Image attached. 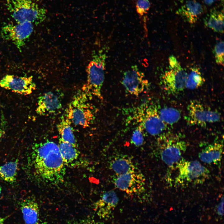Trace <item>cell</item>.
<instances>
[{"label":"cell","instance_id":"1f68e13d","mask_svg":"<svg viewBox=\"0 0 224 224\" xmlns=\"http://www.w3.org/2000/svg\"><path fill=\"white\" fill-rule=\"evenodd\" d=\"M204 3L206 5H210L216 1L220 0H203Z\"/></svg>","mask_w":224,"mask_h":224},{"label":"cell","instance_id":"9a60e30c","mask_svg":"<svg viewBox=\"0 0 224 224\" xmlns=\"http://www.w3.org/2000/svg\"><path fill=\"white\" fill-rule=\"evenodd\" d=\"M223 147V141L214 142L202 150L199 153V158L207 164H217L221 161Z\"/></svg>","mask_w":224,"mask_h":224},{"label":"cell","instance_id":"d4e9b609","mask_svg":"<svg viewBox=\"0 0 224 224\" xmlns=\"http://www.w3.org/2000/svg\"><path fill=\"white\" fill-rule=\"evenodd\" d=\"M160 117L167 124L172 125L178 122L181 117L179 110L171 107H165L159 110Z\"/></svg>","mask_w":224,"mask_h":224},{"label":"cell","instance_id":"2e32d148","mask_svg":"<svg viewBox=\"0 0 224 224\" xmlns=\"http://www.w3.org/2000/svg\"><path fill=\"white\" fill-rule=\"evenodd\" d=\"M109 167L117 175L138 170L132 159L126 155L115 156L110 161Z\"/></svg>","mask_w":224,"mask_h":224},{"label":"cell","instance_id":"836d02e7","mask_svg":"<svg viewBox=\"0 0 224 224\" xmlns=\"http://www.w3.org/2000/svg\"><path fill=\"white\" fill-rule=\"evenodd\" d=\"M1 191H2V189H1V187H0V195L1 194Z\"/></svg>","mask_w":224,"mask_h":224},{"label":"cell","instance_id":"f546056e","mask_svg":"<svg viewBox=\"0 0 224 224\" xmlns=\"http://www.w3.org/2000/svg\"><path fill=\"white\" fill-rule=\"evenodd\" d=\"M224 199L222 197L221 202L219 203L217 207V211L218 214L220 216H223L224 214Z\"/></svg>","mask_w":224,"mask_h":224},{"label":"cell","instance_id":"4fadbf2b","mask_svg":"<svg viewBox=\"0 0 224 224\" xmlns=\"http://www.w3.org/2000/svg\"><path fill=\"white\" fill-rule=\"evenodd\" d=\"M0 86L20 95H27L35 90L36 85L32 76H5L0 81Z\"/></svg>","mask_w":224,"mask_h":224},{"label":"cell","instance_id":"d6a6232c","mask_svg":"<svg viewBox=\"0 0 224 224\" xmlns=\"http://www.w3.org/2000/svg\"><path fill=\"white\" fill-rule=\"evenodd\" d=\"M6 217H0V224H4Z\"/></svg>","mask_w":224,"mask_h":224},{"label":"cell","instance_id":"603a6c76","mask_svg":"<svg viewBox=\"0 0 224 224\" xmlns=\"http://www.w3.org/2000/svg\"><path fill=\"white\" fill-rule=\"evenodd\" d=\"M119 201V198L115 192L110 190L104 192L101 198L95 204V207L99 212L105 208L110 209L115 207Z\"/></svg>","mask_w":224,"mask_h":224},{"label":"cell","instance_id":"484cf974","mask_svg":"<svg viewBox=\"0 0 224 224\" xmlns=\"http://www.w3.org/2000/svg\"><path fill=\"white\" fill-rule=\"evenodd\" d=\"M144 129L142 127L138 125L133 131L131 138V143L136 146H141L144 142Z\"/></svg>","mask_w":224,"mask_h":224},{"label":"cell","instance_id":"ba28073f","mask_svg":"<svg viewBox=\"0 0 224 224\" xmlns=\"http://www.w3.org/2000/svg\"><path fill=\"white\" fill-rule=\"evenodd\" d=\"M185 119L190 126H204L208 124L219 122L221 114L216 110L206 106L196 100H191L187 107Z\"/></svg>","mask_w":224,"mask_h":224},{"label":"cell","instance_id":"4316f807","mask_svg":"<svg viewBox=\"0 0 224 224\" xmlns=\"http://www.w3.org/2000/svg\"><path fill=\"white\" fill-rule=\"evenodd\" d=\"M224 42L220 41L215 46L214 54L216 63L219 65L224 66Z\"/></svg>","mask_w":224,"mask_h":224},{"label":"cell","instance_id":"e575fe53","mask_svg":"<svg viewBox=\"0 0 224 224\" xmlns=\"http://www.w3.org/2000/svg\"><path fill=\"white\" fill-rule=\"evenodd\" d=\"M37 224H40V223H37Z\"/></svg>","mask_w":224,"mask_h":224},{"label":"cell","instance_id":"5bb4252c","mask_svg":"<svg viewBox=\"0 0 224 224\" xmlns=\"http://www.w3.org/2000/svg\"><path fill=\"white\" fill-rule=\"evenodd\" d=\"M63 94L58 91H51L39 96L36 112L41 116H47L58 112L62 107Z\"/></svg>","mask_w":224,"mask_h":224},{"label":"cell","instance_id":"5b68a950","mask_svg":"<svg viewBox=\"0 0 224 224\" xmlns=\"http://www.w3.org/2000/svg\"><path fill=\"white\" fill-rule=\"evenodd\" d=\"M6 5L16 23L38 25L46 19L47 11L32 0H7Z\"/></svg>","mask_w":224,"mask_h":224},{"label":"cell","instance_id":"44dd1931","mask_svg":"<svg viewBox=\"0 0 224 224\" xmlns=\"http://www.w3.org/2000/svg\"><path fill=\"white\" fill-rule=\"evenodd\" d=\"M224 15L221 12L213 9L204 20V24L214 31L222 33L224 32Z\"/></svg>","mask_w":224,"mask_h":224},{"label":"cell","instance_id":"6da1fadb","mask_svg":"<svg viewBox=\"0 0 224 224\" xmlns=\"http://www.w3.org/2000/svg\"><path fill=\"white\" fill-rule=\"evenodd\" d=\"M34 152V166L36 173L51 181L62 180L65 174V164L58 146L47 140L36 144Z\"/></svg>","mask_w":224,"mask_h":224},{"label":"cell","instance_id":"9c48e42d","mask_svg":"<svg viewBox=\"0 0 224 224\" xmlns=\"http://www.w3.org/2000/svg\"><path fill=\"white\" fill-rule=\"evenodd\" d=\"M177 167L179 173L175 182L181 185L201 183L209 176V170L197 161H187L182 159Z\"/></svg>","mask_w":224,"mask_h":224},{"label":"cell","instance_id":"8fae6325","mask_svg":"<svg viewBox=\"0 0 224 224\" xmlns=\"http://www.w3.org/2000/svg\"><path fill=\"white\" fill-rule=\"evenodd\" d=\"M121 83L127 92L137 96L147 91L150 86L144 73L136 65L124 72Z\"/></svg>","mask_w":224,"mask_h":224},{"label":"cell","instance_id":"7c38bea8","mask_svg":"<svg viewBox=\"0 0 224 224\" xmlns=\"http://www.w3.org/2000/svg\"><path fill=\"white\" fill-rule=\"evenodd\" d=\"M144 176L138 170L123 175H117L113 179L115 186L128 194L140 193L145 189Z\"/></svg>","mask_w":224,"mask_h":224},{"label":"cell","instance_id":"f1b7e54d","mask_svg":"<svg viewBox=\"0 0 224 224\" xmlns=\"http://www.w3.org/2000/svg\"><path fill=\"white\" fill-rule=\"evenodd\" d=\"M0 119V142L3 136L5 134L7 125V122L2 112L1 114Z\"/></svg>","mask_w":224,"mask_h":224},{"label":"cell","instance_id":"30bf717a","mask_svg":"<svg viewBox=\"0 0 224 224\" xmlns=\"http://www.w3.org/2000/svg\"><path fill=\"white\" fill-rule=\"evenodd\" d=\"M33 30V24L31 23H9L2 27L0 31V36L5 40L11 41L21 51Z\"/></svg>","mask_w":224,"mask_h":224},{"label":"cell","instance_id":"ffe728a7","mask_svg":"<svg viewBox=\"0 0 224 224\" xmlns=\"http://www.w3.org/2000/svg\"><path fill=\"white\" fill-rule=\"evenodd\" d=\"M59 150L65 165L73 166L76 164L79 157V152L77 147L71 144L59 139L58 144Z\"/></svg>","mask_w":224,"mask_h":224},{"label":"cell","instance_id":"3957f363","mask_svg":"<svg viewBox=\"0 0 224 224\" xmlns=\"http://www.w3.org/2000/svg\"><path fill=\"white\" fill-rule=\"evenodd\" d=\"M105 49L94 53L87 68V79L82 90L91 100L93 97L102 100L101 90L105 79L107 58Z\"/></svg>","mask_w":224,"mask_h":224},{"label":"cell","instance_id":"4dcf8cb0","mask_svg":"<svg viewBox=\"0 0 224 224\" xmlns=\"http://www.w3.org/2000/svg\"><path fill=\"white\" fill-rule=\"evenodd\" d=\"M70 224H93L91 221L86 220H82L80 221L74 222Z\"/></svg>","mask_w":224,"mask_h":224},{"label":"cell","instance_id":"7402d4cb","mask_svg":"<svg viewBox=\"0 0 224 224\" xmlns=\"http://www.w3.org/2000/svg\"><path fill=\"white\" fill-rule=\"evenodd\" d=\"M18 159L0 166V178L10 184L16 181L18 169Z\"/></svg>","mask_w":224,"mask_h":224},{"label":"cell","instance_id":"7a4b0ae2","mask_svg":"<svg viewBox=\"0 0 224 224\" xmlns=\"http://www.w3.org/2000/svg\"><path fill=\"white\" fill-rule=\"evenodd\" d=\"M131 110L128 117L129 120L141 126L150 135H159L166 129V125L160 117L159 109L156 104L150 100H145Z\"/></svg>","mask_w":224,"mask_h":224},{"label":"cell","instance_id":"e0dca14e","mask_svg":"<svg viewBox=\"0 0 224 224\" xmlns=\"http://www.w3.org/2000/svg\"><path fill=\"white\" fill-rule=\"evenodd\" d=\"M21 210L26 224H37L39 220L40 209L37 202L32 198L24 200L21 204Z\"/></svg>","mask_w":224,"mask_h":224},{"label":"cell","instance_id":"d6986e66","mask_svg":"<svg viewBox=\"0 0 224 224\" xmlns=\"http://www.w3.org/2000/svg\"><path fill=\"white\" fill-rule=\"evenodd\" d=\"M72 123L64 115L61 117L57 125L60 139L77 147V141L73 133Z\"/></svg>","mask_w":224,"mask_h":224},{"label":"cell","instance_id":"cb8c5ba5","mask_svg":"<svg viewBox=\"0 0 224 224\" xmlns=\"http://www.w3.org/2000/svg\"><path fill=\"white\" fill-rule=\"evenodd\" d=\"M204 82L205 79L199 69L193 67L188 74L185 87L190 90L195 89L201 86Z\"/></svg>","mask_w":224,"mask_h":224},{"label":"cell","instance_id":"277c9868","mask_svg":"<svg viewBox=\"0 0 224 224\" xmlns=\"http://www.w3.org/2000/svg\"><path fill=\"white\" fill-rule=\"evenodd\" d=\"M90 100L82 89L74 96L64 114L72 124L86 128L94 122L96 112Z\"/></svg>","mask_w":224,"mask_h":224},{"label":"cell","instance_id":"8992f818","mask_svg":"<svg viewBox=\"0 0 224 224\" xmlns=\"http://www.w3.org/2000/svg\"><path fill=\"white\" fill-rule=\"evenodd\" d=\"M169 69L162 74L160 84L165 92L169 95H175L185 88L188 73L173 55L169 58Z\"/></svg>","mask_w":224,"mask_h":224},{"label":"cell","instance_id":"ac0fdd59","mask_svg":"<svg viewBox=\"0 0 224 224\" xmlns=\"http://www.w3.org/2000/svg\"><path fill=\"white\" fill-rule=\"evenodd\" d=\"M202 6L195 0H189L181 6L176 13L189 23L193 24L203 12Z\"/></svg>","mask_w":224,"mask_h":224},{"label":"cell","instance_id":"83f0119b","mask_svg":"<svg viewBox=\"0 0 224 224\" xmlns=\"http://www.w3.org/2000/svg\"><path fill=\"white\" fill-rule=\"evenodd\" d=\"M137 13L141 16L147 13L150 7V3L148 0H138L136 3Z\"/></svg>","mask_w":224,"mask_h":224},{"label":"cell","instance_id":"52a82bcc","mask_svg":"<svg viewBox=\"0 0 224 224\" xmlns=\"http://www.w3.org/2000/svg\"><path fill=\"white\" fill-rule=\"evenodd\" d=\"M158 142L162 161L170 167L177 164L186 150V142L177 135L169 133L161 135Z\"/></svg>","mask_w":224,"mask_h":224}]
</instances>
